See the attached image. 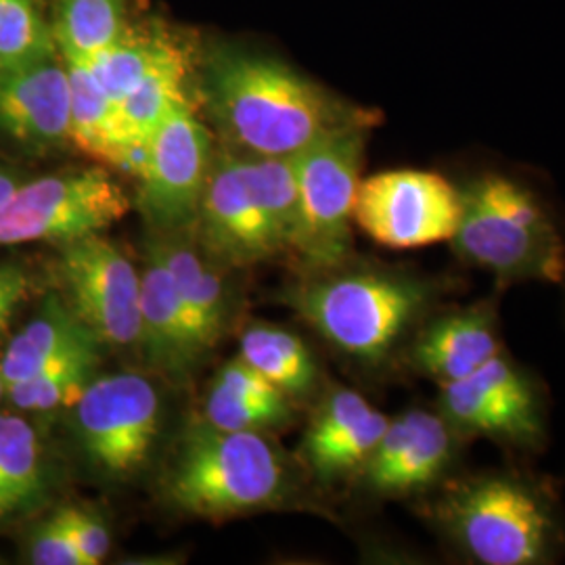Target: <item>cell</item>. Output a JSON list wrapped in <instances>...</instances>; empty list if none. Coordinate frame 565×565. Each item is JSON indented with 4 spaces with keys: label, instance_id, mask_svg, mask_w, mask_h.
<instances>
[{
    "label": "cell",
    "instance_id": "cell-8",
    "mask_svg": "<svg viewBox=\"0 0 565 565\" xmlns=\"http://www.w3.org/2000/svg\"><path fill=\"white\" fill-rule=\"evenodd\" d=\"M371 126L343 128L294 156L300 223L294 256L323 270L354 256V205Z\"/></svg>",
    "mask_w": 565,
    "mask_h": 565
},
{
    "label": "cell",
    "instance_id": "cell-20",
    "mask_svg": "<svg viewBox=\"0 0 565 565\" xmlns=\"http://www.w3.org/2000/svg\"><path fill=\"white\" fill-rule=\"evenodd\" d=\"M99 342L61 296H49L42 310L9 342L0 359L4 390L21 384L44 366L84 343Z\"/></svg>",
    "mask_w": 565,
    "mask_h": 565
},
{
    "label": "cell",
    "instance_id": "cell-25",
    "mask_svg": "<svg viewBox=\"0 0 565 565\" xmlns=\"http://www.w3.org/2000/svg\"><path fill=\"white\" fill-rule=\"evenodd\" d=\"M65 61L70 78V142L84 156L116 166L130 141L121 128L120 109L86 63Z\"/></svg>",
    "mask_w": 565,
    "mask_h": 565
},
{
    "label": "cell",
    "instance_id": "cell-10",
    "mask_svg": "<svg viewBox=\"0 0 565 565\" xmlns=\"http://www.w3.org/2000/svg\"><path fill=\"white\" fill-rule=\"evenodd\" d=\"M72 408L82 457L105 480L126 482L147 465L162 417L160 394L147 377H97Z\"/></svg>",
    "mask_w": 565,
    "mask_h": 565
},
{
    "label": "cell",
    "instance_id": "cell-4",
    "mask_svg": "<svg viewBox=\"0 0 565 565\" xmlns=\"http://www.w3.org/2000/svg\"><path fill=\"white\" fill-rule=\"evenodd\" d=\"M459 184L461 221L448 242L455 260L486 273L497 291L565 281V235L543 198L499 170H480Z\"/></svg>",
    "mask_w": 565,
    "mask_h": 565
},
{
    "label": "cell",
    "instance_id": "cell-13",
    "mask_svg": "<svg viewBox=\"0 0 565 565\" xmlns=\"http://www.w3.org/2000/svg\"><path fill=\"white\" fill-rule=\"evenodd\" d=\"M212 135L193 103L170 109L149 141V160L142 170L137 205L158 233L189 231L202 202L214 162Z\"/></svg>",
    "mask_w": 565,
    "mask_h": 565
},
{
    "label": "cell",
    "instance_id": "cell-24",
    "mask_svg": "<svg viewBox=\"0 0 565 565\" xmlns=\"http://www.w3.org/2000/svg\"><path fill=\"white\" fill-rule=\"evenodd\" d=\"M49 13L61 57L90 61L139 20L137 0H51Z\"/></svg>",
    "mask_w": 565,
    "mask_h": 565
},
{
    "label": "cell",
    "instance_id": "cell-23",
    "mask_svg": "<svg viewBox=\"0 0 565 565\" xmlns=\"http://www.w3.org/2000/svg\"><path fill=\"white\" fill-rule=\"evenodd\" d=\"M239 359L260 371L294 403L310 401L323 392V371L319 359L300 335L281 327H249L239 343Z\"/></svg>",
    "mask_w": 565,
    "mask_h": 565
},
{
    "label": "cell",
    "instance_id": "cell-16",
    "mask_svg": "<svg viewBox=\"0 0 565 565\" xmlns=\"http://www.w3.org/2000/svg\"><path fill=\"white\" fill-rule=\"evenodd\" d=\"M387 422L390 417L361 392L327 385L315 404L300 446L308 473L323 486L354 480L380 443Z\"/></svg>",
    "mask_w": 565,
    "mask_h": 565
},
{
    "label": "cell",
    "instance_id": "cell-29",
    "mask_svg": "<svg viewBox=\"0 0 565 565\" xmlns=\"http://www.w3.org/2000/svg\"><path fill=\"white\" fill-rule=\"evenodd\" d=\"M294 419V401L279 396H233L210 387L203 403V422L226 431H270Z\"/></svg>",
    "mask_w": 565,
    "mask_h": 565
},
{
    "label": "cell",
    "instance_id": "cell-22",
    "mask_svg": "<svg viewBox=\"0 0 565 565\" xmlns=\"http://www.w3.org/2000/svg\"><path fill=\"white\" fill-rule=\"evenodd\" d=\"M49 492V463L34 427L0 413V525L41 505Z\"/></svg>",
    "mask_w": 565,
    "mask_h": 565
},
{
    "label": "cell",
    "instance_id": "cell-3",
    "mask_svg": "<svg viewBox=\"0 0 565 565\" xmlns=\"http://www.w3.org/2000/svg\"><path fill=\"white\" fill-rule=\"evenodd\" d=\"M467 291L463 275L417 266L354 263L306 270L282 302L296 310L340 356L382 373L403 364L404 350L425 319Z\"/></svg>",
    "mask_w": 565,
    "mask_h": 565
},
{
    "label": "cell",
    "instance_id": "cell-11",
    "mask_svg": "<svg viewBox=\"0 0 565 565\" xmlns=\"http://www.w3.org/2000/svg\"><path fill=\"white\" fill-rule=\"evenodd\" d=\"M469 443L436 404H413L390 417L354 482L380 501H422L463 469Z\"/></svg>",
    "mask_w": 565,
    "mask_h": 565
},
{
    "label": "cell",
    "instance_id": "cell-26",
    "mask_svg": "<svg viewBox=\"0 0 565 565\" xmlns=\"http://www.w3.org/2000/svg\"><path fill=\"white\" fill-rule=\"evenodd\" d=\"M193 55V46H189L163 61L118 103L121 128L130 141H149L172 107L191 102L189 84L195 78Z\"/></svg>",
    "mask_w": 565,
    "mask_h": 565
},
{
    "label": "cell",
    "instance_id": "cell-15",
    "mask_svg": "<svg viewBox=\"0 0 565 565\" xmlns=\"http://www.w3.org/2000/svg\"><path fill=\"white\" fill-rule=\"evenodd\" d=\"M503 348L501 291L473 302L448 300L436 308L406 345L403 366L434 384H455L465 380Z\"/></svg>",
    "mask_w": 565,
    "mask_h": 565
},
{
    "label": "cell",
    "instance_id": "cell-17",
    "mask_svg": "<svg viewBox=\"0 0 565 565\" xmlns=\"http://www.w3.org/2000/svg\"><path fill=\"white\" fill-rule=\"evenodd\" d=\"M0 137L30 153L70 142V78L60 55L0 72Z\"/></svg>",
    "mask_w": 565,
    "mask_h": 565
},
{
    "label": "cell",
    "instance_id": "cell-34",
    "mask_svg": "<svg viewBox=\"0 0 565 565\" xmlns=\"http://www.w3.org/2000/svg\"><path fill=\"white\" fill-rule=\"evenodd\" d=\"M25 181L20 172L9 166V163L0 162V205L11 198V193Z\"/></svg>",
    "mask_w": 565,
    "mask_h": 565
},
{
    "label": "cell",
    "instance_id": "cell-5",
    "mask_svg": "<svg viewBox=\"0 0 565 565\" xmlns=\"http://www.w3.org/2000/svg\"><path fill=\"white\" fill-rule=\"evenodd\" d=\"M298 223L294 158L218 149L189 235L216 264L252 266L294 254Z\"/></svg>",
    "mask_w": 565,
    "mask_h": 565
},
{
    "label": "cell",
    "instance_id": "cell-14",
    "mask_svg": "<svg viewBox=\"0 0 565 565\" xmlns=\"http://www.w3.org/2000/svg\"><path fill=\"white\" fill-rule=\"evenodd\" d=\"M63 300L102 343L132 345L141 331V275L118 245L93 233L60 245Z\"/></svg>",
    "mask_w": 565,
    "mask_h": 565
},
{
    "label": "cell",
    "instance_id": "cell-19",
    "mask_svg": "<svg viewBox=\"0 0 565 565\" xmlns=\"http://www.w3.org/2000/svg\"><path fill=\"white\" fill-rule=\"evenodd\" d=\"M145 249L149 258L158 260L168 270L182 308L210 350L221 340L228 317L223 279L212 270L210 258L198 243L186 239V231H153L147 237Z\"/></svg>",
    "mask_w": 565,
    "mask_h": 565
},
{
    "label": "cell",
    "instance_id": "cell-9",
    "mask_svg": "<svg viewBox=\"0 0 565 565\" xmlns=\"http://www.w3.org/2000/svg\"><path fill=\"white\" fill-rule=\"evenodd\" d=\"M130 205L124 186L105 168L23 181L0 205V247L76 242L121 221Z\"/></svg>",
    "mask_w": 565,
    "mask_h": 565
},
{
    "label": "cell",
    "instance_id": "cell-7",
    "mask_svg": "<svg viewBox=\"0 0 565 565\" xmlns=\"http://www.w3.org/2000/svg\"><path fill=\"white\" fill-rule=\"evenodd\" d=\"M434 404L465 443L486 440L509 459L527 461L551 445V390L507 348L465 380L440 385Z\"/></svg>",
    "mask_w": 565,
    "mask_h": 565
},
{
    "label": "cell",
    "instance_id": "cell-30",
    "mask_svg": "<svg viewBox=\"0 0 565 565\" xmlns=\"http://www.w3.org/2000/svg\"><path fill=\"white\" fill-rule=\"evenodd\" d=\"M55 515L78 546L86 565L102 564L111 548V534L102 518L78 507H65L55 511Z\"/></svg>",
    "mask_w": 565,
    "mask_h": 565
},
{
    "label": "cell",
    "instance_id": "cell-31",
    "mask_svg": "<svg viewBox=\"0 0 565 565\" xmlns=\"http://www.w3.org/2000/svg\"><path fill=\"white\" fill-rule=\"evenodd\" d=\"M28 555L36 565H86L78 546L55 513L34 530Z\"/></svg>",
    "mask_w": 565,
    "mask_h": 565
},
{
    "label": "cell",
    "instance_id": "cell-27",
    "mask_svg": "<svg viewBox=\"0 0 565 565\" xmlns=\"http://www.w3.org/2000/svg\"><path fill=\"white\" fill-rule=\"evenodd\" d=\"M102 342L84 343L70 350L34 377L4 390L9 403L25 413H49L81 401L86 385L95 380Z\"/></svg>",
    "mask_w": 565,
    "mask_h": 565
},
{
    "label": "cell",
    "instance_id": "cell-35",
    "mask_svg": "<svg viewBox=\"0 0 565 565\" xmlns=\"http://www.w3.org/2000/svg\"><path fill=\"white\" fill-rule=\"evenodd\" d=\"M4 398V384H2V380H0V401Z\"/></svg>",
    "mask_w": 565,
    "mask_h": 565
},
{
    "label": "cell",
    "instance_id": "cell-36",
    "mask_svg": "<svg viewBox=\"0 0 565 565\" xmlns=\"http://www.w3.org/2000/svg\"><path fill=\"white\" fill-rule=\"evenodd\" d=\"M559 287H562V289H564V315H565V281L562 282V285H559Z\"/></svg>",
    "mask_w": 565,
    "mask_h": 565
},
{
    "label": "cell",
    "instance_id": "cell-28",
    "mask_svg": "<svg viewBox=\"0 0 565 565\" xmlns=\"http://www.w3.org/2000/svg\"><path fill=\"white\" fill-rule=\"evenodd\" d=\"M60 55L44 0H0V72Z\"/></svg>",
    "mask_w": 565,
    "mask_h": 565
},
{
    "label": "cell",
    "instance_id": "cell-2",
    "mask_svg": "<svg viewBox=\"0 0 565 565\" xmlns=\"http://www.w3.org/2000/svg\"><path fill=\"white\" fill-rule=\"evenodd\" d=\"M446 559L465 565H555L565 559L559 484L524 459L469 469L415 503Z\"/></svg>",
    "mask_w": 565,
    "mask_h": 565
},
{
    "label": "cell",
    "instance_id": "cell-18",
    "mask_svg": "<svg viewBox=\"0 0 565 565\" xmlns=\"http://www.w3.org/2000/svg\"><path fill=\"white\" fill-rule=\"evenodd\" d=\"M139 343L147 363L177 382L195 371L207 350L182 308L168 270L149 256L141 275Z\"/></svg>",
    "mask_w": 565,
    "mask_h": 565
},
{
    "label": "cell",
    "instance_id": "cell-6",
    "mask_svg": "<svg viewBox=\"0 0 565 565\" xmlns=\"http://www.w3.org/2000/svg\"><path fill=\"white\" fill-rule=\"evenodd\" d=\"M291 478L281 452L258 431L189 425L163 476L170 505L203 520H226L281 505Z\"/></svg>",
    "mask_w": 565,
    "mask_h": 565
},
{
    "label": "cell",
    "instance_id": "cell-21",
    "mask_svg": "<svg viewBox=\"0 0 565 565\" xmlns=\"http://www.w3.org/2000/svg\"><path fill=\"white\" fill-rule=\"evenodd\" d=\"M184 49H189V44L170 25L153 18H139L120 41L82 63L88 65L105 93L120 103L147 74Z\"/></svg>",
    "mask_w": 565,
    "mask_h": 565
},
{
    "label": "cell",
    "instance_id": "cell-1",
    "mask_svg": "<svg viewBox=\"0 0 565 565\" xmlns=\"http://www.w3.org/2000/svg\"><path fill=\"white\" fill-rule=\"evenodd\" d=\"M198 65V99L237 153L294 158L343 128L380 124V111L343 99L266 53L218 46Z\"/></svg>",
    "mask_w": 565,
    "mask_h": 565
},
{
    "label": "cell",
    "instance_id": "cell-12",
    "mask_svg": "<svg viewBox=\"0 0 565 565\" xmlns=\"http://www.w3.org/2000/svg\"><path fill=\"white\" fill-rule=\"evenodd\" d=\"M459 221V184L440 172L396 168L366 177L359 186L354 224L390 249L448 243Z\"/></svg>",
    "mask_w": 565,
    "mask_h": 565
},
{
    "label": "cell",
    "instance_id": "cell-32",
    "mask_svg": "<svg viewBox=\"0 0 565 565\" xmlns=\"http://www.w3.org/2000/svg\"><path fill=\"white\" fill-rule=\"evenodd\" d=\"M30 294H32V282L11 287V289H7V291L0 294V335L4 333V329L11 323L15 310L20 308V303L23 302V300H28Z\"/></svg>",
    "mask_w": 565,
    "mask_h": 565
},
{
    "label": "cell",
    "instance_id": "cell-33",
    "mask_svg": "<svg viewBox=\"0 0 565 565\" xmlns=\"http://www.w3.org/2000/svg\"><path fill=\"white\" fill-rule=\"evenodd\" d=\"M28 282L32 281H30V275L23 266L13 263H0V294L11 289V287L28 285Z\"/></svg>",
    "mask_w": 565,
    "mask_h": 565
}]
</instances>
